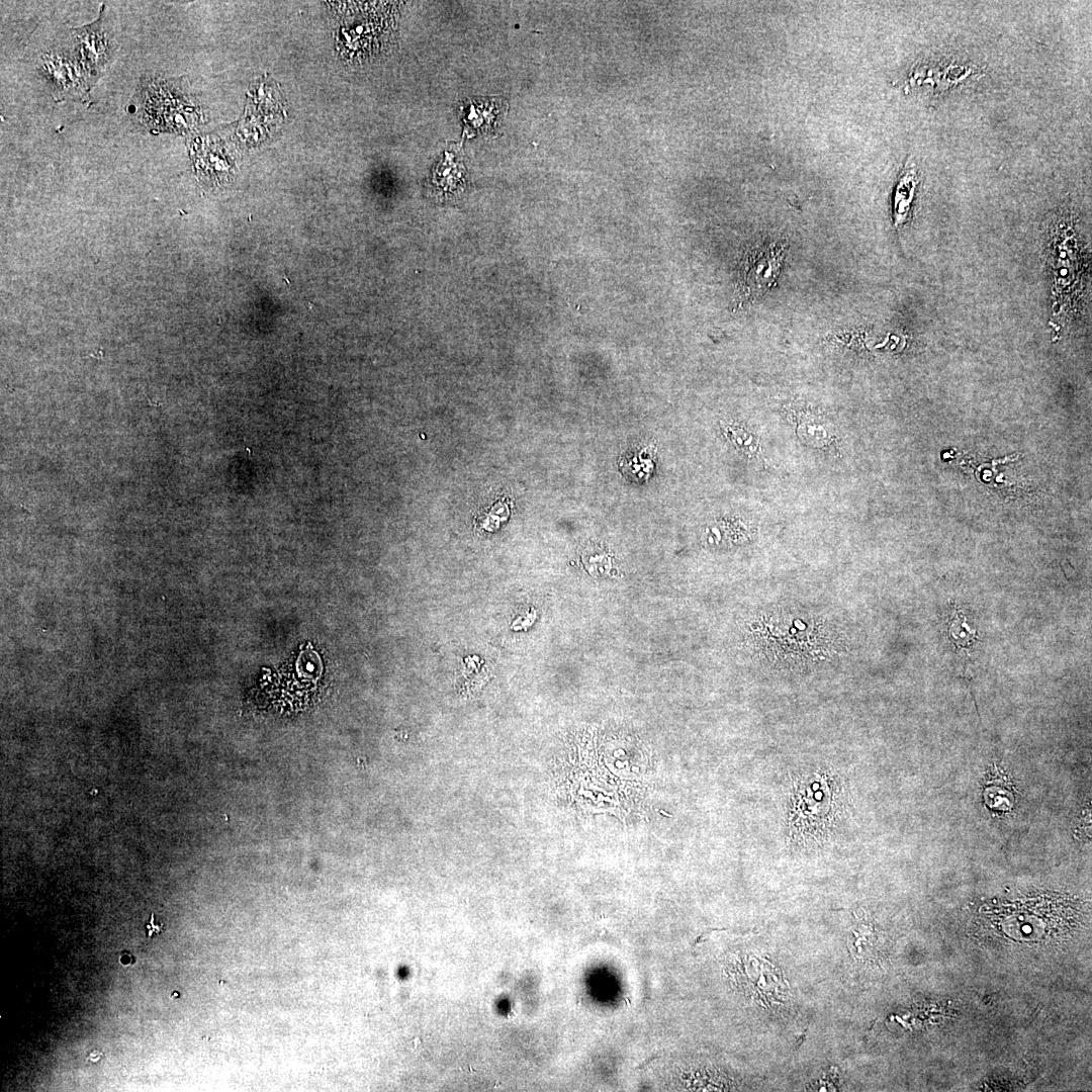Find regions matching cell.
<instances>
[{"label": "cell", "instance_id": "obj_1", "mask_svg": "<svg viewBox=\"0 0 1092 1092\" xmlns=\"http://www.w3.org/2000/svg\"><path fill=\"white\" fill-rule=\"evenodd\" d=\"M760 657L779 666L808 667L830 662L842 647L836 627L824 618L785 612L760 614Z\"/></svg>", "mask_w": 1092, "mask_h": 1092}, {"label": "cell", "instance_id": "obj_2", "mask_svg": "<svg viewBox=\"0 0 1092 1092\" xmlns=\"http://www.w3.org/2000/svg\"><path fill=\"white\" fill-rule=\"evenodd\" d=\"M39 68L56 100H87L91 88L76 56L46 53L40 57Z\"/></svg>", "mask_w": 1092, "mask_h": 1092}, {"label": "cell", "instance_id": "obj_3", "mask_svg": "<svg viewBox=\"0 0 1092 1092\" xmlns=\"http://www.w3.org/2000/svg\"><path fill=\"white\" fill-rule=\"evenodd\" d=\"M104 6L99 17L92 23L73 27L76 57L85 73L90 88L111 61L114 47L102 25Z\"/></svg>", "mask_w": 1092, "mask_h": 1092}, {"label": "cell", "instance_id": "obj_4", "mask_svg": "<svg viewBox=\"0 0 1092 1092\" xmlns=\"http://www.w3.org/2000/svg\"><path fill=\"white\" fill-rule=\"evenodd\" d=\"M782 252L780 245L771 243L748 254L743 268V287L748 297H756L769 289L780 271Z\"/></svg>", "mask_w": 1092, "mask_h": 1092}, {"label": "cell", "instance_id": "obj_5", "mask_svg": "<svg viewBox=\"0 0 1092 1092\" xmlns=\"http://www.w3.org/2000/svg\"><path fill=\"white\" fill-rule=\"evenodd\" d=\"M919 183L916 165L908 160L899 176L893 199V218L895 226L907 220L911 204Z\"/></svg>", "mask_w": 1092, "mask_h": 1092}, {"label": "cell", "instance_id": "obj_6", "mask_svg": "<svg viewBox=\"0 0 1092 1092\" xmlns=\"http://www.w3.org/2000/svg\"><path fill=\"white\" fill-rule=\"evenodd\" d=\"M146 928L148 929V933H147L148 936H152L154 932L160 933L161 931L164 930V927H163L162 923L154 924V915L153 914L151 916V921H150L149 924L146 925Z\"/></svg>", "mask_w": 1092, "mask_h": 1092}]
</instances>
